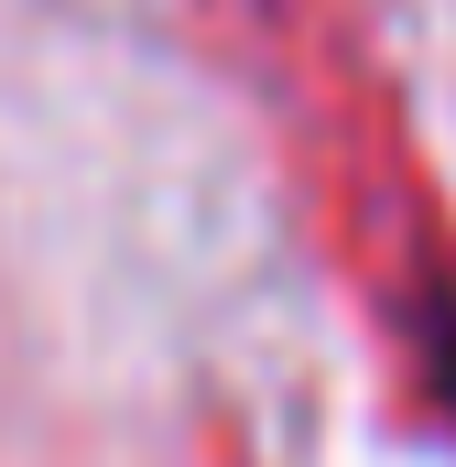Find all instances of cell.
I'll list each match as a JSON object with an SVG mask.
<instances>
[{"label": "cell", "mask_w": 456, "mask_h": 467, "mask_svg": "<svg viewBox=\"0 0 456 467\" xmlns=\"http://www.w3.org/2000/svg\"><path fill=\"white\" fill-rule=\"evenodd\" d=\"M218 44L283 130V163L305 185V218L337 261L347 305L380 327L391 369L424 413L456 424V207L413 99L369 33L358 0H207Z\"/></svg>", "instance_id": "cell-1"}]
</instances>
